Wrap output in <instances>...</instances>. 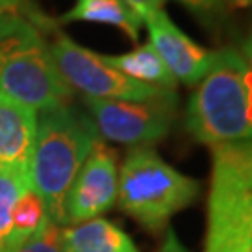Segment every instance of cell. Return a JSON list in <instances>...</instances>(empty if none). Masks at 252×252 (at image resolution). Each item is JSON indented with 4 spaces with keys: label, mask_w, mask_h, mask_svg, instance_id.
<instances>
[{
    "label": "cell",
    "mask_w": 252,
    "mask_h": 252,
    "mask_svg": "<svg viewBox=\"0 0 252 252\" xmlns=\"http://www.w3.org/2000/svg\"><path fill=\"white\" fill-rule=\"evenodd\" d=\"M65 252H140L135 241L107 219H90L62 228Z\"/></svg>",
    "instance_id": "8fae6325"
},
{
    "label": "cell",
    "mask_w": 252,
    "mask_h": 252,
    "mask_svg": "<svg viewBox=\"0 0 252 252\" xmlns=\"http://www.w3.org/2000/svg\"><path fill=\"white\" fill-rule=\"evenodd\" d=\"M142 23L148 27L150 45L161 56L176 82L196 86L211 69L217 51H209L181 32L164 9L146 15Z\"/></svg>",
    "instance_id": "9c48e42d"
},
{
    "label": "cell",
    "mask_w": 252,
    "mask_h": 252,
    "mask_svg": "<svg viewBox=\"0 0 252 252\" xmlns=\"http://www.w3.org/2000/svg\"><path fill=\"white\" fill-rule=\"evenodd\" d=\"M36 27L39 32L56 30L54 23L27 0H0V41Z\"/></svg>",
    "instance_id": "9a60e30c"
},
{
    "label": "cell",
    "mask_w": 252,
    "mask_h": 252,
    "mask_svg": "<svg viewBox=\"0 0 252 252\" xmlns=\"http://www.w3.org/2000/svg\"><path fill=\"white\" fill-rule=\"evenodd\" d=\"M99 138L92 118L71 105L45 110L37 120L30 187L43 200L47 215L58 226H63V204L69 187Z\"/></svg>",
    "instance_id": "7a4b0ae2"
},
{
    "label": "cell",
    "mask_w": 252,
    "mask_h": 252,
    "mask_svg": "<svg viewBox=\"0 0 252 252\" xmlns=\"http://www.w3.org/2000/svg\"><path fill=\"white\" fill-rule=\"evenodd\" d=\"M157 252H189L183 245H181V241L178 239V235H176V232L172 230V228H166V235H164V241H162L161 249Z\"/></svg>",
    "instance_id": "ffe728a7"
},
{
    "label": "cell",
    "mask_w": 252,
    "mask_h": 252,
    "mask_svg": "<svg viewBox=\"0 0 252 252\" xmlns=\"http://www.w3.org/2000/svg\"><path fill=\"white\" fill-rule=\"evenodd\" d=\"M84 105L101 138L140 148L155 144L168 135L178 114V94L176 90H162L153 97L138 101L84 97Z\"/></svg>",
    "instance_id": "8992f818"
},
{
    "label": "cell",
    "mask_w": 252,
    "mask_h": 252,
    "mask_svg": "<svg viewBox=\"0 0 252 252\" xmlns=\"http://www.w3.org/2000/svg\"><path fill=\"white\" fill-rule=\"evenodd\" d=\"M118 200V161L103 138L92 148L90 155L69 187L63 204V226L97 219Z\"/></svg>",
    "instance_id": "ba28073f"
},
{
    "label": "cell",
    "mask_w": 252,
    "mask_h": 252,
    "mask_svg": "<svg viewBox=\"0 0 252 252\" xmlns=\"http://www.w3.org/2000/svg\"><path fill=\"white\" fill-rule=\"evenodd\" d=\"M241 56H243L245 60H247V63L252 67V34L247 39H245L243 43V51H241Z\"/></svg>",
    "instance_id": "44dd1931"
},
{
    "label": "cell",
    "mask_w": 252,
    "mask_h": 252,
    "mask_svg": "<svg viewBox=\"0 0 252 252\" xmlns=\"http://www.w3.org/2000/svg\"><path fill=\"white\" fill-rule=\"evenodd\" d=\"M178 2L204 23H213L226 9H232V0H178Z\"/></svg>",
    "instance_id": "ac0fdd59"
},
{
    "label": "cell",
    "mask_w": 252,
    "mask_h": 252,
    "mask_svg": "<svg viewBox=\"0 0 252 252\" xmlns=\"http://www.w3.org/2000/svg\"><path fill=\"white\" fill-rule=\"evenodd\" d=\"M47 219H49L47 207L43 200L39 198V194L32 190V187L25 190L11 211V226H9V234L2 241V252H8L28 241L32 235L39 232V228L45 224Z\"/></svg>",
    "instance_id": "5bb4252c"
},
{
    "label": "cell",
    "mask_w": 252,
    "mask_h": 252,
    "mask_svg": "<svg viewBox=\"0 0 252 252\" xmlns=\"http://www.w3.org/2000/svg\"><path fill=\"white\" fill-rule=\"evenodd\" d=\"M0 252H2V243H0Z\"/></svg>",
    "instance_id": "603a6c76"
},
{
    "label": "cell",
    "mask_w": 252,
    "mask_h": 252,
    "mask_svg": "<svg viewBox=\"0 0 252 252\" xmlns=\"http://www.w3.org/2000/svg\"><path fill=\"white\" fill-rule=\"evenodd\" d=\"M73 21H86L108 25L122 30L131 41H138L142 19L127 6L124 0H77L60 23H73Z\"/></svg>",
    "instance_id": "7c38bea8"
},
{
    "label": "cell",
    "mask_w": 252,
    "mask_h": 252,
    "mask_svg": "<svg viewBox=\"0 0 252 252\" xmlns=\"http://www.w3.org/2000/svg\"><path fill=\"white\" fill-rule=\"evenodd\" d=\"M49 51L67 86L71 90H79L84 94V97L90 99L138 101L168 90L129 79L124 73L110 67L103 60V54L84 49L62 32H56Z\"/></svg>",
    "instance_id": "52a82bcc"
},
{
    "label": "cell",
    "mask_w": 252,
    "mask_h": 252,
    "mask_svg": "<svg viewBox=\"0 0 252 252\" xmlns=\"http://www.w3.org/2000/svg\"><path fill=\"white\" fill-rule=\"evenodd\" d=\"M0 92L36 112L69 105L73 95L39 32L25 37L2 62Z\"/></svg>",
    "instance_id": "5b68a950"
},
{
    "label": "cell",
    "mask_w": 252,
    "mask_h": 252,
    "mask_svg": "<svg viewBox=\"0 0 252 252\" xmlns=\"http://www.w3.org/2000/svg\"><path fill=\"white\" fill-rule=\"evenodd\" d=\"M8 252H65L62 243V226L47 219L36 235Z\"/></svg>",
    "instance_id": "e0dca14e"
},
{
    "label": "cell",
    "mask_w": 252,
    "mask_h": 252,
    "mask_svg": "<svg viewBox=\"0 0 252 252\" xmlns=\"http://www.w3.org/2000/svg\"><path fill=\"white\" fill-rule=\"evenodd\" d=\"M234 8H252V0H232V9Z\"/></svg>",
    "instance_id": "7402d4cb"
},
{
    "label": "cell",
    "mask_w": 252,
    "mask_h": 252,
    "mask_svg": "<svg viewBox=\"0 0 252 252\" xmlns=\"http://www.w3.org/2000/svg\"><path fill=\"white\" fill-rule=\"evenodd\" d=\"M204 252H252V140L211 148Z\"/></svg>",
    "instance_id": "3957f363"
},
{
    "label": "cell",
    "mask_w": 252,
    "mask_h": 252,
    "mask_svg": "<svg viewBox=\"0 0 252 252\" xmlns=\"http://www.w3.org/2000/svg\"><path fill=\"white\" fill-rule=\"evenodd\" d=\"M37 112L0 92V170L30 174Z\"/></svg>",
    "instance_id": "30bf717a"
},
{
    "label": "cell",
    "mask_w": 252,
    "mask_h": 252,
    "mask_svg": "<svg viewBox=\"0 0 252 252\" xmlns=\"http://www.w3.org/2000/svg\"><path fill=\"white\" fill-rule=\"evenodd\" d=\"M103 60L124 73L126 77L133 79V81L144 82L150 86H157V88H168V90H176L178 82L168 71V67L164 65L161 56L153 49L150 43L140 45L124 54H116V56H103Z\"/></svg>",
    "instance_id": "4fadbf2b"
},
{
    "label": "cell",
    "mask_w": 252,
    "mask_h": 252,
    "mask_svg": "<svg viewBox=\"0 0 252 252\" xmlns=\"http://www.w3.org/2000/svg\"><path fill=\"white\" fill-rule=\"evenodd\" d=\"M185 127L196 142L211 148L252 140V67L239 51H217L187 103Z\"/></svg>",
    "instance_id": "6da1fadb"
},
{
    "label": "cell",
    "mask_w": 252,
    "mask_h": 252,
    "mask_svg": "<svg viewBox=\"0 0 252 252\" xmlns=\"http://www.w3.org/2000/svg\"><path fill=\"white\" fill-rule=\"evenodd\" d=\"M30 189V174L0 170V243L6 239L11 226V211L25 190Z\"/></svg>",
    "instance_id": "2e32d148"
},
{
    "label": "cell",
    "mask_w": 252,
    "mask_h": 252,
    "mask_svg": "<svg viewBox=\"0 0 252 252\" xmlns=\"http://www.w3.org/2000/svg\"><path fill=\"white\" fill-rule=\"evenodd\" d=\"M124 2L144 21L146 15H150V13L157 11V9H162L166 0H124Z\"/></svg>",
    "instance_id": "d6986e66"
},
{
    "label": "cell",
    "mask_w": 252,
    "mask_h": 252,
    "mask_svg": "<svg viewBox=\"0 0 252 252\" xmlns=\"http://www.w3.org/2000/svg\"><path fill=\"white\" fill-rule=\"evenodd\" d=\"M202 185L181 174L152 146L131 148L118 172V204L152 234L168 228L172 217L192 206Z\"/></svg>",
    "instance_id": "277c9868"
}]
</instances>
